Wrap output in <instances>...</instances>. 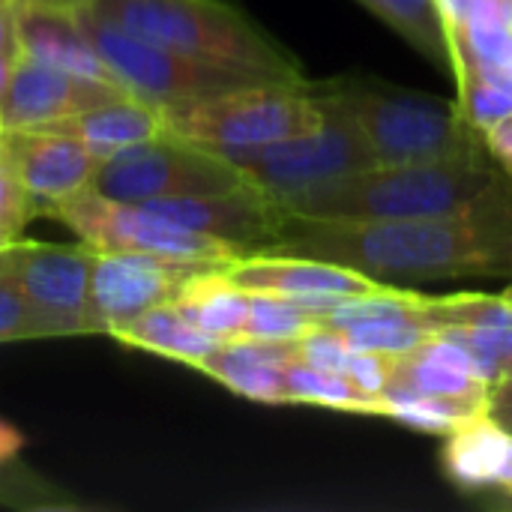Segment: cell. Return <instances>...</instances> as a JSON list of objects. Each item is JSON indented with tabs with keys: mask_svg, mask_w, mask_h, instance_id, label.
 I'll list each match as a JSON object with an SVG mask.
<instances>
[{
	"mask_svg": "<svg viewBox=\"0 0 512 512\" xmlns=\"http://www.w3.org/2000/svg\"><path fill=\"white\" fill-rule=\"evenodd\" d=\"M501 297H504L507 303H512V282H510V285H507V288H504V291H501Z\"/></svg>",
	"mask_w": 512,
	"mask_h": 512,
	"instance_id": "8d00e7d4",
	"label": "cell"
},
{
	"mask_svg": "<svg viewBox=\"0 0 512 512\" xmlns=\"http://www.w3.org/2000/svg\"><path fill=\"white\" fill-rule=\"evenodd\" d=\"M36 129H57L66 135H75L99 162L117 156L120 150H129L135 144L165 135L159 108L141 102L138 96H120L96 108H87L81 114H72L60 123L36 126Z\"/></svg>",
	"mask_w": 512,
	"mask_h": 512,
	"instance_id": "ffe728a7",
	"label": "cell"
},
{
	"mask_svg": "<svg viewBox=\"0 0 512 512\" xmlns=\"http://www.w3.org/2000/svg\"><path fill=\"white\" fill-rule=\"evenodd\" d=\"M3 135H6V120H3V114H0V147H3Z\"/></svg>",
	"mask_w": 512,
	"mask_h": 512,
	"instance_id": "74e56055",
	"label": "cell"
},
{
	"mask_svg": "<svg viewBox=\"0 0 512 512\" xmlns=\"http://www.w3.org/2000/svg\"><path fill=\"white\" fill-rule=\"evenodd\" d=\"M483 399H447V396H429L417 390H384L381 393V417H390L396 423H405L420 432L447 435L474 414H483Z\"/></svg>",
	"mask_w": 512,
	"mask_h": 512,
	"instance_id": "cb8c5ba5",
	"label": "cell"
},
{
	"mask_svg": "<svg viewBox=\"0 0 512 512\" xmlns=\"http://www.w3.org/2000/svg\"><path fill=\"white\" fill-rule=\"evenodd\" d=\"M270 249L333 261L396 288L512 276V201L429 219L327 222L285 216Z\"/></svg>",
	"mask_w": 512,
	"mask_h": 512,
	"instance_id": "6da1fadb",
	"label": "cell"
},
{
	"mask_svg": "<svg viewBox=\"0 0 512 512\" xmlns=\"http://www.w3.org/2000/svg\"><path fill=\"white\" fill-rule=\"evenodd\" d=\"M405 42H411L426 60L450 69V39L438 0H357Z\"/></svg>",
	"mask_w": 512,
	"mask_h": 512,
	"instance_id": "603a6c76",
	"label": "cell"
},
{
	"mask_svg": "<svg viewBox=\"0 0 512 512\" xmlns=\"http://www.w3.org/2000/svg\"><path fill=\"white\" fill-rule=\"evenodd\" d=\"M21 450H24V435L12 423L0 420V465L18 462Z\"/></svg>",
	"mask_w": 512,
	"mask_h": 512,
	"instance_id": "1f68e13d",
	"label": "cell"
},
{
	"mask_svg": "<svg viewBox=\"0 0 512 512\" xmlns=\"http://www.w3.org/2000/svg\"><path fill=\"white\" fill-rule=\"evenodd\" d=\"M51 219L63 222L84 246L93 252H138V255H156L171 261H204V264H231L243 252L186 231L156 213H150L141 204L111 201L93 192H81L60 204Z\"/></svg>",
	"mask_w": 512,
	"mask_h": 512,
	"instance_id": "9c48e42d",
	"label": "cell"
},
{
	"mask_svg": "<svg viewBox=\"0 0 512 512\" xmlns=\"http://www.w3.org/2000/svg\"><path fill=\"white\" fill-rule=\"evenodd\" d=\"M33 216L36 213L24 186L18 183L15 171L0 153V246H9L12 240H18L24 234V225Z\"/></svg>",
	"mask_w": 512,
	"mask_h": 512,
	"instance_id": "f1b7e54d",
	"label": "cell"
},
{
	"mask_svg": "<svg viewBox=\"0 0 512 512\" xmlns=\"http://www.w3.org/2000/svg\"><path fill=\"white\" fill-rule=\"evenodd\" d=\"M324 87L354 114L378 165L435 162L489 150L459 102L372 78H336Z\"/></svg>",
	"mask_w": 512,
	"mask_h": 512,
	"instance_id": "277c9868",
	"label": "cell"
},
{
	"mask_svg": "<svg viewBox=\"0 0 512 512\" xmlns=\"http://www.w3.org/2000/svg\"><path fill=\"white\" fill-rule=\"evenodd\" d=\"M90 9L138 39L252 81L309 84L297 60L225 0H93Z\"/></svg>",
	"mask_w": 512,
	"mask_h": 512,
	"instance_id": "3957f363",
	"label": "cell"
},
{
	"mask_svg": "<svg viewBox=\"0 0 512 512\" xmlns=\"http://www.w3.org/2000/svg\"><path fill=\"white\" fill-rule=\"evenodd\" d=\"M9 273L15 276L42 339L87 336L90 327V246H54L36 240H12L0 249Z\"/></svg>",
	"mask_w": 512,
	"mask_h": 512,
	"instance_id": "30bf717a",
	"label": "cell"
},
{
	"mask_svg": "<svg viewBox=\"0 0 512 512\" xmlns=\"http://www.w3.org/2000/svg\"><path fill=\"white\" fill-rule=\"evenodd\" d=\"M0 153L24 186L36 216H51L60 204L87 192L99 165L75 135L57 129H6Z\"/></svg>",
	"mask_w": 512,
	"mask_h": 512,
	"instance_id": "5bb4252c",
	"label": "cell"
},
{
	"mask_svg": "<svg viewBox=\"0 0 512 512\" xmlns=\"http://www.w3.org/2000/svg\"><path fill=\"white\" fill-rule=\"evenodd\" d=\"M42 339L36 318L15 282V276L9 273L3 255H0V345L6 342H33Z\"/></svg>",
	"mask_w": 512,
	"mask_h": 512,
	"instance_id": "83f0119b",
	"label": "cell"
},
{
	"mask_svg": "<svg viewBox=\"0 0 512 512\" xmlns=\"http://www.w3.org/2000/svg\"><path fill=\"white\" fill-rule=\"evenodd\" d=\"M312 90L324 111L315 129L228 159L249 186L261 189L276 204L378 165L369 141L342 99L324 84H312Z\"/></svg>",
	"mask_w": 512,
	"mask_h": 512,
	"instance_id": "8992f818",
	"label": "cell"
},
{
	"mask_svg": "<svg viewBox=\"0 0 512 512\" xmlns=\"http://www.w3.org/2000/svg\"><path fill=\"white\" fill-rule=\"evenodd\" d=\"M285 390H288V402L324 405V408H336V411L378 414L381 417V402L366 396L351 378L309 366L303 360H294L285 366Z\"/></svg>",
	"mask_w": 512,
	"mask_h": 512,
	"instance_id": "d4e9b609",
	"label": "cell"
},
{
	"mask_svg": "<svg viewBox=\"0 0 512 512\" xmlns=\"http://www.w3.org/2000/svg\"><path fill=\"white\" fill-rule=\"evenodd\" d=\"M12 12H15V42L24 57H33L45 66L120 87L114 72L105 66V60L90 45L75 9L12 3Z\"/></svg>",
	"mask_w": 512,
	"mask_h": 512,
	"instance_id": "e0dca14e",
	"label": "cell"
},
{
	"mask_svg": "<svg viewBox=\"0 0 512 512\" xmlns=\"http://www.w3.org/2000/svg\"><path fill=\"white\" fill-rule=\"evenodd\" d=\"M0 3H15V0H0Z\"/></svg>",
	"mask_w": 512,
	"mask_h": 512,
	"instance_id": "ab89813d",
	"label": "cell"
},
{
	"mask_svg": "<svg viewBox=\"0 0 512 512\" xmlns=\"http://www.w3.org/2000/svg\"><path fill=\"white\" fill-rule=\"evenodd\" d=\"M111 339H117L126 348H138L147 354H159L168 360H177L183 366L201 369V363L222 345V339L204 333L201 327H195L180 306L171 303H159L153 309H144L141 315L117 324L111 333Z\"/></svg>",
	"mask_w": 512,
	"mask_h": 512,
	"instance_id": "44dd1931",
	"label": "cell"
},
{
	"mask_svg": "<svg viewBox=\"0 0 512 512\" xmlns=\"http://www.w3.org/2000/svg\"><path fill=\"white\" fill-rule=\"evenodd\" d=\"M0 504L21 512L87 510V504H81L78 498H72L69 492H63L60 486H54L21 462L0 465Z\"/></svg>",
	"mask_w": 512,
	"mask_h": 512,
	"instance_id": "4316f807",
	"label": "cell"
},
{
	"mask_svg": "<svg viewBox=\"0 0 512 512\" xmlns=\"http://www.w3.org/2000/svg\"><path fill=\"white\" fill-rule=\"evenodd\" d=\"M90 45L96 48V54L105 60V66L114 72V78L120 81V87H126L132 96H138L141 102L153 105V108H171V105H183V102H195L231 87H243V84H264V81H252L246 75H237L231 69L195 60V57H183L171 48L153 45L147 39H138L132 33H126L123 27L105 21L102 15H96L90 6L75 9Z\"/></svg>",
	"mask_w": 512,
	"mask_h": 512,
	"instance_id": "52a82bcc",
	"label": "cell"
},
{
	"mask_svg": "<svg viewBox=\"0 0 512 512\" xmlns=\"http://www.w3.org/2000/svg\"><path fill=\"white\" fill-rule=\"evenodd\" d=\"M0 249H3V246H0Z\"/></svg>",
	"mask_w": 512,
	"mask_h": 512,
	"instance_id": "60d3db41",
	"label": "cell"
},
{
	"mask_svg": "<svg viewBox=\"0 0 512 512\" xmlns=\"http://www.w3.org/2000/svg\"><path fill=\"white\" fill-rule=\"evenodd\" d=\"M141 207H147L150 213H156L186 231L222 240V243L240 249L243 255L270 249V243L285 219L282 207L273 198H267L261 189L249 186L246 180L225 192L159 198V201H144Z\"/></svg>",
	"mask_w": 512,
	"mask_h": 512,
	"instance_id": "4fadbf2b",
	"label": "cell"
},
{
	"mask_svg": "<svg viewBox=\"0 0 512 512\" xmlns=\"http://www.w3.org/2000/svg\"><path fill=\"white\" fill-rule=\"evenodd\" d=\"M240 183L243 177L228 159L192 147L180 138L159 135L153 141L120 150L111 159H102L87 192L111 201L144 204L159 198L225 192Z\"/></svg>",
	"mask_w": 512,
	"mask_h": 512,
	"instance_id": "ba28073f",
	"label": "cell"
},
{
	"mask_svg": "<svg viewBox=\"0 0 512 512\" xmlns=\"http://www.w3.org/2000/svg\"><path fill=\"white\" fill-rule=\"evenodd\" d=\"M318 324V318L294 300L276 297V294H252L249 291V312L240 336L249 339H270V342H297L303 333H309Z\"/></svg>",
	"mask_w": 512,
	"mask_h": 512,
	"instance_id": "484cf974",
	"label": "cell"
},
{
	"mask_svg": "<svg viewBox=\"0 0 512 512\" xmlns=\"http://www.w3.org/2000/svg\"><path fill=\"white\" fill-rule=\"evenodd\" d=\"M15 3H36V6H57V9H81L93 0H15Z\"/></svg>",
	"mask_w": 512,
	"mask_h": 512,
	"instance_id": "e575fe53",
	"label": "cell"
},
{
	"mask_svg": "<svg viewBox=\"0 0 512 512\" xmlns=\"http://www.w3.org/2000/svg\"><path fill=\"white\" fill-rule=\"evenodd\" d=\"M15 60H18V51H0V102H3V96H6V90H9Z\"/></svg>",
	"mask_w": 512,
	"mask_h": 512,
	"instance_id": "836d02e7",
	"label": "cell"
},
{
	"mask_svg": "<svg viewBox=\"0 0 512 512\" xmlns=\"http://www.w3.org/2000/svg\"><path fill=\"white\" fill-rule=\"evenodd\" d=\"M225 264L204 261H171L138 252H93L90 267V327L93 333H111L117 324L153 309L159 303L177 300L180 288L201 270Z\"/></svg>",
	"mask_w": 512,
	"mask_h": 512,
	"instance_id": "8fae6325",
	"label": "cell"
},
{
	"mask_svg": "<svg viewBox=\"0 0 512 512\" xmlns=\"http://www.w3.org/2000/svg\"><path fill=\"white\" fill-rule=\"evenodd\" d=\"M300 360L297 342H270L237 336L222 342L198 372L210 375L231 393L264 402V405H288L285 390V366Z\"/></svg>",
	"mask_w": 512,
	"mask_h": 512,
	"instance_id": "ac0fdd59",
	"label": "cell"
},
{
	"mask_svg": "<svg viewBox=\"0 0 512 512\" xmlns=\"http://www.w3.org/2000/svg\"><path fill=\"white\" fill-rule=\"evenodd\" d=\"M501 492H504V495H507V498H510V501H512V483H507V486H504Z\"/></svg>",
	"mask_w": 512,
	"mask_h": 512,
	"instance_id": "f35d334b",
	"label": "cell"
},
{
	"mask_svg": "<svg viewBox=\"0 0 512 512\" xmlns=\"http://www.w3.org/2000/svg\"><path fill=\"white\" fill-rule=\"evenodd\" d=\"M498 6H501V12H504V18L512 24V0H498Z\"/></svg>",
	"mask_w": 512,
	"mask_h": 512,
	"instance_id": "d590c367",
	"label": "cell"
},
{
	"mask_svg": "<svg viewBox=\"0 0 512 512\" xmlns=\"http://www.w3.org/2000/svg\"><path fill=\"white\" fill-rule=\"evenodd\" d=\"M162 129L222 159L255 153L315 129L324 117L312 84H243L162 108Z\"/></svg>",
	"mask_w": 512,
	"mask_h": 512,
	"instance_id": "5b68a950",
	"label": "cell"
},
{
	"mask_svg": "<svg viewBox=\"0 0 512 512\" xmlns=\"http://www.w3.org/2000/svg\"><path fill=\"white\" fill-rule=\"evenodd\" d=\"M225 267L195 273L180 288V294L174 300L180 306V312L195 327H201L204 333H210V336H216L222 342L237 339L243 333L246 312H249V291L234 285L225 276Z\"/></svg>",
	"mask_w": 512,
	"mask_h": 512,
	"instance_id": "7402d4cb",
	"label": "cell"
},
{
	"mask_svg": "<svg viewBox=\"0 0 512 512\" xmlns=\"http://www.w3.org/2000/svg\"><path fill=\"white\" fill-rule=\"evenodd\" d=\"M120 96H132V93H126L117 84H105L45 66L18 51L9 90L0 102V114L6 120V129H36V126L60 123L72 114H81L87 108H96Z\"/></svg>",
	"mask_w": 512,
	"mask_h": 512,
	"instance_id": "9a60e30c",
	"label": "cell"
},
{
	"mask_svg": "<svg viewBox=\"0 0 512 512\" xmlns=\"http://www.w3.org/2000/svg\"><path fill=\"white\" fill-rule=\"evenodd\" d=\"M444 474L465 492H501L512 483V432L486 411L444 435Z\"/></svg>",
	"mask_w": 512,
	"mask_h": 512,
	"instance_id": "d6986e66",
	"label": "cell"
},
{
	"mask_svg": "<svg viewBox=\"0 0 512 512\" xmlns=\"http://www.w3.org/2000/svg\"><path fill=\"white\" fill-rule=\"evenodd\" d=\"M225 276L252 294H276L294 303H303L318 321L321 315L345 300L378 294L390 285L375 282L351 267L309 258V255H291V252H249L240 255L225 267Z\"/></svg>",
	"mask_w": 512,
	"mask_h": 512,
	"instance_id": "7c38bea8",
	"label": "cell"
},
{
	"mask_svg": "<svg viewBox=\"0 0 512 512\" xmlns=\"http://www.w3.org/2000/svg\"><path fill=\"white\" fill-rule=\"evenodd\" d=\"M486 414L501 423L507 432H512V378L498 381L495 387H489V396H486Z\"/></svg>",
	"mask_w": 512,
	"mask_h": 512,
	"instance_id": "4dcf8cb0",
	"label": "cell"
},
{
	"mask_svg": "<svg viewBox=\"0 0 512 512\" xmlns=\"http://www.w3.org/2000/svg\"><path fill=\"white\" fill-rule=\"evenodd\" d=\"M0 51H18V42H15V12H12V3H0Z\"/></svg>",
	"mask_w": 512,
	"mask_h": 512,
	"instance_id": "d6a6232c",
	"label": "cell"
},
{
	"mask_svg": "<svg viewBox=\"0 0 512 512\" xmlns=\"http://www.w3.org/2000/svg\"><path fill=\"white\" fill-rule=\"evenodd\" d=\"M512 201L510 177L489 150L405 165H372L282 201L285 216L327 222L429 219Z\"/></svg>",
	"mask_w": 512,
	"mask_h": 512,
	"instance_id": "7a4b0ae2",
	"label": "cell"
},
{
	"mask_svg": "<svg viewBox=\"0 0 512 512\" xmlns=\"http://www.w3.org/2000/svg\"><path fill=\"white\" fill-rule=\"evenodd\" d=\"M429 315L477 357L492 387L512 378V303L501 294H429Z\"/></svg>",
	"mask_w": 512,
	"mask_h": 512,
	"instance_id": "2e32d148",
	"label": "cell"
},
{
	"mask_svg": "<svg viewBox=\"0 0 512 512\" xmlns=\"http://www.w3.org/2000/svg\"><path fill=\"white\" fill-rule=\"evenodd\" d=\"M483 141H486L492 159L501 165V171L510 177L512 183V114L510 117H504V120H498V123H492V126L483 132Z\"/></svg>",
	"mask_w": 512,
	"mask_h": 512,
	"instance_id": "f546056e",
	"label": "cell"
}]
</instances>
